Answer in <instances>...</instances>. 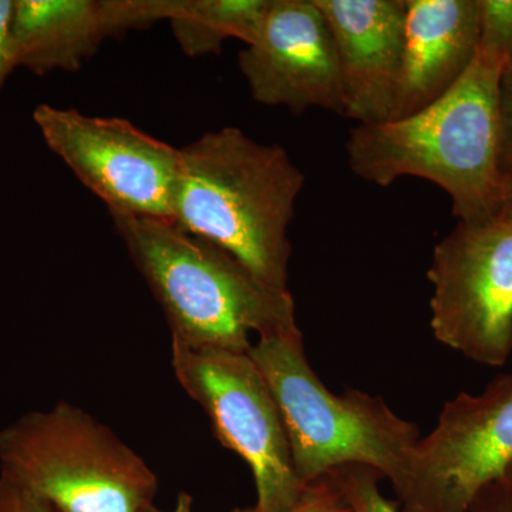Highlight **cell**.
Returning <instances> with one entry per match:
<instances>
[{
    "label": "cell",
    "instance_id": "obj_1",
    "mask_svg": "<svg viewBox=\"0 0 512 512\" xmlns=\"http://www.w3.org/2000/svg\"><path fill=\"white\" fill-rule=\"evenodd\" d=\"M505 59L478 46L463 77L426 109L400 120L357 124L346 141L350 170L380 187L403 177L429 180L447 192L458 222L500 214L497 83Z\"/></svg>",
    "mask_w": 512,
    "mask_h": 512
},
{
    "label": "cell",
    "instance_id": "obj_2",
    "mask_svg": "<svg viewBox=\"0 0 512 512\" xmlns=\"http://www.w3.org/2000/svg\"><path fill=\"white\" fill-rule=\"evenodd\" d=\"M180 153L174 224L229 252L266 285L289 291V225L305 174L288 151L224 127Z\"/></svg>",
    "mask_w": 512,
    "mask_h": 512
},
{
    "label": "cell",
    "instance_id": "obj_3",
    "mask_svg": "<svg viewBox=\"0 0 512 512\" xmlns=\"http://www.w3.org/2000/svg\"><path fill=\"white\" fill-rule=\"evenodd\" d=\"M110 215L163 309L171 342L248 352L251 335L259 339L298 332L291 292L266 285L229 252L174 222Z\"/></svg>",
    "mask_w": 512,
    "mask_h": 512
},
{
    "label": "cell",
    "instance_id": "obj_4",
    "mask_svg": "<svg viewBox=\"0 0 512 512\" xmlns=\"http://www.w3.org/2000/svg\"><path fill=\"white\" fill-rule=\"evenodd\" d=\"M248 355L264 375L284 419L293 467L303 484L348 464L372 467L402 498L420 440L382 397L348 389L330 392L312 369L301 330L259 338Z\"/></svg>",
    "mask_w": 512,
    "mask_h": 512
},
{
    "label": "cell",
    "instance_id": "obj_5",
    "mask_svg": "<svg viewBox=\"0 0 512 512\" xmlns=\"http://www.w3.org/2000/svg\"><path fill=\"white\" fill-rule=\"evenodd\" d=\"M0 474L59 512H144L158 490L156 473L133 448L69 402L0 430Z\"/></svg>",
    "mask_w": 512,
    "mask_h": 512
},
{
    "label": "cell",
    "instance_id": "obj_6",
    "mask_svg": "<svg viewBox=\"0 0 512 512\" xmlns=\"http://www.w3.org/2000/svg\"><path fill=\"white\" fill-rule=\"evenodd\" d=\"M171 366L185 393L207 413L218 441L248 464L255 512H286L306 484L293 467L284 419L248 352L194 349L171 342Z\"/></svg>",
    "mask_w": 512,
    "mask_h": 512
},
{
    "label": "cell",
    "instance_id": "obj_7",
    "mask_svg": "<svg viewBox=\"0 0 512 512\" xmlns=\"http://www.w3.org/2000/svg\"><path fill=\"white\" fill-rule=\"evenodd\" d=\"M434 338L480 365L500 367L512 353V214L457 222L433 251Z\"/></svg>",
    "mask_w": 512,
    "mask_h": 512
},
{
    "label": "cell",
    "instance_id": "obj_8",
    "mask_svg": "<svg viewBox=\"0 0 512 512\" xmlns=\"http://www.w3.org/2000/svg\"><path fill=\"white\" fill-rule=\"evenodd\" d=\"M33 121L47 147L110 214L173 222L181 153L130 121L39 104Z\"/></svg>",
    "mask_w": 512,
    "mask_h": 512
},
{
    "label": "cell",
    "instance_id": "obj_9",
    "mask_svg": "<svg viewBox=\"0 0 512 512\" xmlns=\"http://www.w3.org/2000/svg\"><path fill=\"white\" fill-rule=\"evenodd\" d=\"M511 463L512 375H501L483 393L444 404L436 429L417 443L403 512H470Z\"/></svg>",
    "mask_w": 512,
    "mask_h": 512
},
{
    "label": "cell",
    "instance_id": "obj_10",
    "mask_svg": "<svg viewBox=\"0 0 512 512\" xmlns=\"http://www.w3.org/2000/svg\"><path fill=\"white\" fill-rule=\"evenodd\" d=\"M256 103L293 114L318 107L343 116L332 30L315 0H272L258 39L238 56Z\"/></svg>",
    "mask_w": 512,
    "mask_h": 512
},
{
    "label": "cell",
    "instance_id": "obj_11",
    "mask_svg": "<svg viewBox=\"0 0 512 512\" xmlns=\"http://www.w3.org/2000/svg\"><path fill=\"white\" fill-rule=\"evenodd\" d=\"M174 0H15L16 67L77 72L110 37L168 20Z\"/></svg>",
    "mask_w": 512,
    "mask_h": 512
},
{
    "label": "cell",
    "instance_id": "obj_12",
    "mask_svg": "<svg viewBox=\"0 0 512 512\" xmlns=\"http://www.w3.org/2000/svg\"><path fill=\"white\" fill-rule=\"evenodd\" d=\"M332 30L343 116L357 124L393 119L402 76L404 0H315Z\"/></svg>",
    "mask_w": 512,
    "mask_h": 512
},
{
    "label": "cell",
    "instance_id": "obj_13",
    "mask_svg": "<svg viewBox=\"0 0 512 512\" xmlns=\"http://www.w3.org/2000/svg\"><path fill=\"white\" fill-rule=\"evenodd\" d=\"M404 5L402 76L392 120L444 96L467 72L480 43V0H404Z\"/></svg>",
    "mask_w": 512,
    "mask_h": 512
},
{
    "label": "cell",
    "instance_id": "obj_14",
    "mask_svg": "<svg viewBox=\"0 0 512 512\" xmlns=\"http://www.w3.org/2000/svg\"><path fill=\"white\" fill-rule=\"evenodd\" d=\"M272 0H174L168 22L188 57L218 55L225 40L258 39Z\"/></svg>",
    "mask_w": 512,
    "mask_h": 512
},
{
    "label": "cell",
    "instance_id": "obj_15",
    "mask_svg": "<svg viewBox=\"0 0 512 512\" xmlns=\"http://www.w3.org/2000/svg\"><path fill=\"white\" fill-rule=\"evenodd\" d=\"M328 476L338 485L349 512H400L380 491L383 476L375 468L348 464L335 468Z\"/></svg>",
    "mask_w": 512,
    "mask_h": 512
},
{
    "label": "cell",
    "instance_id": "obj_16",
    "mask_svg": "<svg viewBox=\"0 0 512 512\" xmlns=\"http://www.w3.org/2000/svg\"><path fill=\"white\" fill-rule=\"evenodd\" d=\"M507 57L512 52V0H480V43Z\"/></svg>",
    "mask_w": 512,
    "mask_h": 512
},
{
    "label": "cell",
    "instance_id": "obj_17",
    "mask_svg": "<svg viewBox=\"0 0 512 512\" xmlns=\"http://www.w3.org/2000/svg\"><path fill=\"white\" fill-rule=\"evenodd\" d=\"M498 153L503 177L512 174V52L497 83Z\"/></svg>",
    "mask_w": 512,
    "mask_h": 512
},
{
    "label": "cell",
    "instance_id": "obj_18",
    "mask_svg": "<svg viewBox=\"0 0 512 512\" xmlns=\"http://www.w3.org/2000/svg\"><path fill=\"white\" fill-rule=\"evenodd\" d=\"M227 512H255L254 508H234ZM286 512H349L348 504L332 478L325 476L306 484L298 503Z\"/></svg>",
    "mask_w": 512,
    "mask_h": 512
},
{
    "label": "cell",
    "instance_id": "obj_19",
    "mask_svg": "<svg viewBox=\"0 0 512 512\" xmlns=\"http://www.w3.org/2000/svg\"><path fill=\"white\" fill-rule=\"evenodd\" d=\"M0 512H59L42 497L0 474Z\"/></svg>",
    "mask_w": 512,
    "mask_h": 512
},
{
    "label": "cell",
    "instance_id": "obj_20",
    "mask_svg": "<svg viewBox=\"0 0 512 512\" xmlns=\"http://www.w3.org/2000/svg\"><path fill=\"white\" fill-rule=\"evenodd\" d=\"M15 0H0V90L16 69L12 46V19Z\"/></svg>",
    "mask_w": 512,
    "mask_h": 512
},
{
    "label": "cell",
    "instance_id": "obj_21",
    "mask_svg": "<svg viewBox=\"0 0 512 512\" xmlns=\"http://www.w3.org/2000/svg\"><path fill=\"white\" fill-rule=\"evenodd\" d=\"M470 512H512V490L503 480L488 484L478 493Z\"/></svg>",
    "mask_w": 512,
    "mask_h": 512
},
{
    "label": "cell",
    "instance_id": "obj_22",
    "mask_svg": "<svg viewBox=\"0 0 512 512\" xmlns=\"http://www.w3.org/2000/svg\"><path fill=\"white\" fill-rule=\"evenodd\" d=\"M144 512H194V498L188 493H180L177 495L174 507L171 510H161L156 505H151Z\"/></svg>",
    "mask_w": 512,
    "mask_h": 512
},
{
    "label": "cell",
    "instance_id": "obj_23",
    "mask_svg": "<svg viewBox=\"0 0 512 512\" xmlns=\"http://www.w3.org/2000/svg\"><path fill=\"white\" fill-rule=\"evenodd\" d=\"M504 208L512 214V174L504 178Z\"/></svg>",
    "mask_w": 512,
    "mask_h": 512
},
{
    "label": "cell",
    "instance_id": "obj_24",
    "mask_svg": "<svg viewBox=\"0 0 512 512\" xmlns=\"http://www.w3.org/2000/svg\"><path fill=\"white\" fill-rule=\"evenodd\" d=\"M503 481L512 490V463L510 464V466H508L507 471H505Z\"/></svg>",
    "mask_w": 512,
    "mask_h": 512
}]
</instances>
